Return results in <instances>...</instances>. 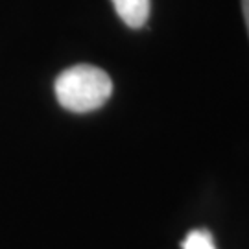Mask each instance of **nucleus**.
<instances>
[{
	"label": "nucleus",
	"mask_w": 249,
	"mask_h": 249,
	"mask_svg": "<svg viewBox=\"0 0 249 249\" xmlns=\"http://www.w3.org/2000/svg\"><path fill=\"white\" fill-rule=\"evenodd\" d=\"M59 106L72 113L96 111L111 98L113 81L94 65H74L63 71L53 85Z\"/></svg>",
	"instance_id": "obj_1"
},
{
	"label": "nucleus",
	"mask_w": 249,
	"mask_h": 249,
	"mask_svg": "<svg viewBox=\"0 0 249 249\" xmlns=\"http://www.w3.org/2000/svg\"><path fill=\"white\" fill-rule=\"evenodd\" d=\"M125 26L142 28L150 17V0H111Z\"/></svg>",
	"instance_id": "obj_2"
},
{
	"label": "nucleus",
	"mask_w": 249,
	"mask_h": 249,
	"mask_svg": "<svg viewBox=\"0 0 249 249\" xmlns=\"http://www.w3.org/2000/svg\"><path fill=\"white\" fill-rule=\"evenodd\" d=\"M183 249H216L213 234L207 229H194L183 240Z\"/></svg>",
	"instance_id": "obj_3"
},
{
	"label": "nucleus",
	"mask_w": 249,
	"mask_h": 249,
	"mask_svg": "<svg viewBox=\"0 0 249 249\" xmlns=\"http://www.w3.org/2000/svg\"><path fill=\"white\" fill-rule=\"evenodd\" d=\"M242 11H244V18H246V26H248L249 34V0H242Z\"/></svg>",
	"instance_id": "obj_4"
}]
</instances>
